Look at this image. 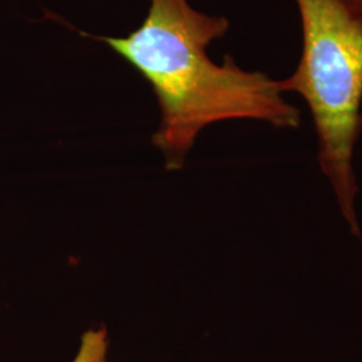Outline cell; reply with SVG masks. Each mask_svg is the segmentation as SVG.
I'll return each instance as SVG.
<instances>
[{"label":"cell","instance_id":"1","mask_svg":"<svg viewBox=\"0 0 362 362\" xmlns=\"http://www.w3.org/2000/svg\"><path fill=\"white\" fill-rule=\"evenodd\" d=\"M230 22L196 10L189 0H149L141 26L125 37H100L151 85L160 107L152 144L168 170L184 167L208 127L235 119L297 129L300 110L287 101L279 79L246 70L233 58L216 64L208 47Z\"/></svg>","mask_w":362,"mask_h":362},{"label":"cell","instance_id":"2","mask_svg":"<svg viewBox=\"0 0 362 362\" xmlns=\"http://www.w3.org/2000/svg\"><path fill=\"white\" fill-rule=\"evenodd\" d=\"M302 28L294 71L279 79L310 110L318 164L351 233H358L354 152L362 132V23L342 0H293Z\"/></svg>","mask_w":362,"mask_h":362},{"label":"cell","instance_id":"3","mask_svg":"<svg viewBox=\"0 0 362 362\" xmlns=\"http://www.w3.org/2000/svg\"><path fill=\"white\" fill-rule=\"evenodd\" d=\"M107 332L104 326L83 333L71 362H100L107 354Z\"/></svg>","mask_w":362,"mask_h":362},{"label":"cell","instance_id":"4","mask_svg":"<svg viewBox=\"0 0 362 362\" xmlns=\"http://www.w3.org/2000/svg\"><path fill=\"white\" fill-rule=\"evenodd\" d=\"M351 13H354L362 23V0H342Z\"/></svg>","mask_w":362,"mask_h":362},{"label":"cell","instance_id":"5","mask_svg":"<svg viewBox=\"0 0 362 362\" xmlns=\"http://www.w3.org/2000/svg\"><path fill=\"white\" fill-rule=\"evenodd\" d=\"M100 362H109L107 361V358H106V357H105V358H103V360H101V361Z\"/></svg>","mask_w":362,"mask_h":362}]
</instances>
